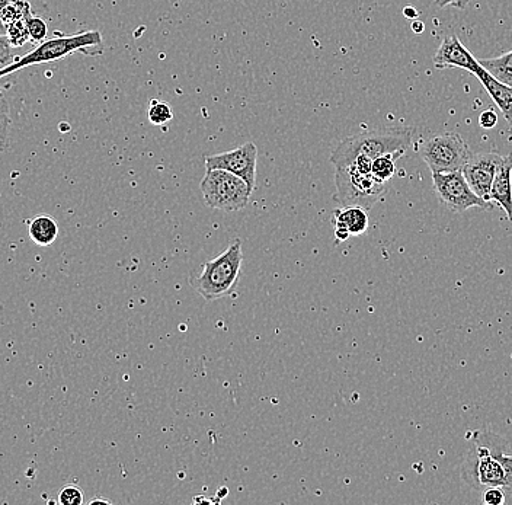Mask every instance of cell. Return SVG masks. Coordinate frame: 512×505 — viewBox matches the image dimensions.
<instances>
[{"mask_svg": "<svg viewBox=\"0 0 512 505\" xmlns=\"http://www.w3.org/2000/svg\"><path fill=\"white\" fill-rule=\"evenodd\" d=\"M482 83L483 88L486 89L491 98L494 99L499 110L504 114L505 120L510 124L512 131V88L511 86L505 85V83L499 82L498 79L494 78L488 70L482 65L476 70L475 75Z\"/></svg>", "mask_w": 512, "mask_h": 505, "instance_id": "4fadbf2b", "label": "cell"}, {"mask_svg": "<svg viewBox=\"0 0 512 505\" xmlns=\"http://www.w3.org/2000/svg\"><path fill=\"white\" fill-rule=\"evenodd\" d=\"M242 261V242L236 239L222 255L204 262L200 273L191 274L192 289L208 302L229 296L238 284Z\"/></svg>", "mask_w": 512, "mask_h": 505, "instance_id": "277c9868", "label": "cell"}, {"mask_svg": "<svg viewBox=\"0 0 512 505\" xmlns=\"http://www.w3.org/2000/svg\"><path fill=\"white\" fill-rule=\"evenodd\" d=\"M435 5L440 8H446V6H454L457 9H466L469 5L470 0H434Z\"/></svg>", "mask_w": 512, "mask_h": 505, "instance_id": "4316f807", "label": "cell"}, {"mask_svg": "<svg viewBox=\"0 0 512 505\" xmlns=\"http://www.w3.org/2000/svg\"><path fill=\"white\" fill-rule=\"evenodd\" d=\"M149 120L153 126H166V124L171 123L172 118H174V113H172V108L169 107L165 102H160L158 99H152L149 107Z\"/></svg>", "mask_w": 512, "mask_h": 505, "instance_id": "ac0fdd59", "label": "cell"}, {"mask_svg": "<svg viewBox=\"0 0 512 505\" xmlns=\"http://www.w3.org/2000/svg\"><path fill=\"white\" fill-rule=\"evenodd\" d=\"M201 193L207 207L229 213L245 209L254 191L232 172L207 169L201 181Z\"/></svg>", "mask_w": 512, "mask_h": 505, "instance_id": "8992f818", "label": "cell"}, {"mask_svg": "<svg viewBox=\"0 0 512 505\" xmlns=\"http://www.w3.org/2000/svg\"><path fill=\"white\" fill-rule=\"evenodd\" d=\"M335 201L342 207L358 206L373 209L374 204L386 194V182L377 181L371 172L361 171L350 163L335 168Z\"/></svg>", "mask_w": 512, "mask_h": 505, "instance_id": "5b68a950", "label": "cell"}, {"mask_svg": "<svg viewBox=\"0 0 512 505\" xmlns=\"http://www.w3.org/2000/svg\"><path fill=\"white\" fill-rule=\"evenodd\" d=\"M504 158L505 156L498 155V153L480 152L472 153L464 163L462 169L464 178L469 182L472 190L483 200L489 201L496 172L504 162Z\"/></svg>", "mask_w": 512, "mask_h": 505, "instance_id": "30bf717a", "label": "cell"}, {"mask_svg": "<svg viewBox=\"0 0 512 505\" xmlns=\"http://www.w3.org/2000/svg\"><path fill=\"white\" fill-rule=\"evenodd\" d=\"M76 53L86 54V56H99L104 53L102 34L99 31H83L75 35H57L50 40H44L30 53L25 54L21 59H16L11 66L0 70V79L14 75L25 67L59 62Z\"/></svg>", "mask_w": 512, "mask_h": 505, "instance_id": "3957f363", "label": "cell"}, {"mask_svg": "<svg viewBox=\"0 0 512 505\" xmlns=\"http://www.w3.org/2000/svg\"><path fill=\"white\" fill-rule=\"evenodd\" d=\"M507 443L492 431H476L469 452L462 463V478L469 487L483 491L489 487H504L505 469L498 452Z\"/></svg>", "mask_w": 512, "mask_h": 505, "instance_id": "6da1fadb", "label": "cell"}, {"mask_svg": "<svg viewBox=\"0 0 512 505\" xmlns=\"http://www.w3.org/2000/svg\"><path fill=\"white\" fill-rule=\"evenodd\" d=\"M412 30H414L415 34L424 33V30H425L424 22L415 21L414 24H412Z\"/></svg>", "mask_w": 512, "mask_h": 505, "instance_id": "83f0119b", "label": "cell"}, {"mask_svg": "<svg viewBox=\"0 0 512 505\" xmlns=\"http://www.w3.org/2000/svg\"><path fill=\"white\" fill-rule=\"evenodd\" d=\"M496 124H498V114H496L494 110H486L480 114L479 126L482 127V129H494Z\"/></svg>", "mask_w": 512, "mask_h": 505, "instance_id": "484cf974", "label": "cell"}, {"mask_svg": "<svg viewBox=\"0 0 512 505\" xmlns=\"http://www.w3.org/2000/svg\"><path fill=\"white\" fill-rule=\"evenodd\" d=\"M25 22H27L31 43L40 44L47 40L48 28L46 21L31 14L30 17L25 19Z\"/></svg>", "mask_w": 512, "mask_h": 505, "instance_id": "44dd1931", "label": "cell"}, {"mask_svg": "<svg viewBox=\"0 0 512 505\" xmlns=\"http://www.w3.org/2000/svg\"><path fill=\"white\" fill-rule=\"evenodd\" d=\"M479 63L499 82L512 88V50L495 59H479Z\"/></svg>", "mask_w": 512, "mask_h": 505, "instance_id": "2e32d148", "label": "cell"}, {"mask_svg": "<svg viewBox=\"0 0 512 505\" xmlns=\"http://www.w3.org/2000/svg\"><path fill=\"white\" fill-rule=\"evenodd\" d=\"M498 456L505 469V485L502 489L507 495V504H512V455L507 453V443L499 449Z\"/></svg>", "mask_w": 512, "mask_h": 505, "instance_id": "7402d4cb", "label": "cell"}, {"mask_svg": "<svg viewBox=\"0 0 512 505\" xmlns=\"http://www.w3.org/2000/svg\"><path fill=\"white\" fill-rule=\"evenodd\" d=\"M0 34H6V27L2 22H0Z\"/></svg>", "mask_w": 512, "mask_h": 505, "instance_id": "d6a6232c", "label": "cell"}, {"mask_svg": "<svg viewBox=\"0 0 512 505\" xmlns=\"http://www.w3.org/2000/svg\"><path fill=\"white\" fill-rule=\"evenodd\" d=\"M95 504H111V501L105 500V498H95V500L89 501V505Z\"/></svg>", "mask_w": 512, "mask_h": 505, "instance_id": "4dcf8cb0", "label": "cell"}, {"mask_svg": "<svg viewBox=\"0 0 512 505\" xmlns=\"http://www.w3.org/2000/svg\"><path fill=\"white\" fill-rule=\"evenodd\" d=\"M398 155H383L379 158L374 159L371 163V174L380 182H389L395 177L396 174V161H398Z\"/></svg>", "mask_w": 512, "mask_h": 505, "instance_id": "e0dca14e", "label": "cell"}, {"mask_svg": "<svg viewBox=\"0 0 512 505\" xmlns=\"http://www.w3.org/2000/svg\"><path fill=\"white\" fill-rule=\"evenodd\" d=\"M15 60V47L9 41L8 35L0 34V70L11 66Z\"/></svg>", "mask_w": 512, "mask_h": 505, "instance_id": "cb8c5ba5", "label": "cell"}, {"mask_svg": "<svg viewBox=\"0 0 512 505\" xmlns=\"http://www.w3.org/2000/svg\"><path fill=\"white\" fill-rule=\"evenodd\" d=\"M256 162H258V149L255 143L249 142L229 152L217 153L207 156V169H224L242 178L252 191L256 184Z\"/></svg>", "mask_w": 512, "mask_h": 505, "instance_id": "9c48e42d", "label": "cell"}, {"mask_svg": "<svg viewBox=\"0 0 512 505\" xmlns=\"http://www.w3.org/2000/svg\"><path fill=\"white\" fill-rule=\"evenodd\" d=\"M57 501L62 505L83 504V491L79 487H76V485H66V487L60 489Z\"/></svg>", "mask_w": 512, "mask_h": 505, "instance_id": "603a6c76", "label": "cell"}, {"mask_svg": "<svg viewBox=\"0 0 512 505\" xmlns=\"http://www.w3.org/2000/svg\"><path fill=\"white\" fill-rule=\"evenodd\" d=\"M14 2L15 0H0V15H2V12L5 11V9Z\"/></svg>", "mask_w": 512, "mask_h": 505, "instance_id": "f546056e", "label": "cell"}, {"mask_svg": "<svg viewBox=\"0 0 512 505\" xmlns=\"http://www.w3.org/2000/svg\"><path fill=\"white\" fill-rule=\"evenodd\" d=\"M432 184L438 200L450 212L462 214L473 207L483 210L494 207L491 201L483 200L472 190L462 171L432 172Z\"/></svg>", "mask_w": 512, "mask_h": 505, "instance_id": "ba28073f", "label": "cell"}, {"mask_svg": "<svg viewBox=\"0 0 512 505\" xmlns=\"http://www.w3.org/2000/svg\"><path fill=\"white\" fill-rule=\"evenodd\" d=\"M9 130H11V114L9 105L2 91H0V152L8 149Z\"/></svg>", "mask_w": 512, "mask_h": 505, "instance_id": "d6986e66", "label": "cell"}, {"mask_svg": "<svg viewBox=\"0 0 512 505\" xmlns=\"http://www.w3.org/2000/svg\"><path fill=\"white\" fill-rule=\"evenodd\" d=\"M368 210L358 206L341 207L334 210L332 222L335 229L345 230L351 236H360L368 229Z\"/></svg>", "mask_w": 512, "mask_h": 505, "instance_id": "5bb4252c", "label": "cell"}, {"mask_svg": "<svg viewBox=\"0 0 512 505\" xmlns=\"http://www.w3.org/2000/svg\"><path fill=\"white\" fill-rule=\"evenodd\" d=\"M403 14H405L406 18H416L418 17V12L415 11L414 8H411V6H408V8H405V11H403Z\"/></svg>", "mask_w": 512, "mask_h": 505, "instance_id": "f1b7e54d", "label": "cell"}, {"mask_svg": "<svg viewBox=\"0 0 512 505\" xmlns=\"http://www.w3.org/2000/svg\"><path fill=\"white\" fill-rule=\"evenodd\" d=\"M511 133H512V131H511Z\"/></svg>", "mask_w": 512, "mask_h": 505, "instance_id": "836d02e7", "label": "cell"}, {"mask_svg": "<svg viewBox=\"0 0 512 505\" xmlns=\"http://www.w3.org/2000/svg\"><path fill=\"white\" fill-rule=\"evenodd\" d=\"M412 145V131L402 127H387V129H374L363 131L348 137L332 152L331 163L335 168L350 165L358 156H366L371 161L379 156L405 155L408 147Z\"/></svg>", "mask_w": 512, "mask_h": 505, "instance_id": "7a4b0ae2", "label": "cell"}, {"mask_svg": "<svg viewBox=\"0 0 512 505\" xmlns=\"http://www.w3.org/2000/svg\"><path fill=\"white\" fill-rule=\"evenodd\" d=\"M6 35H8L9 41L14 47H22L27 41H30L25 19H18V21L6 25Z\"/></svg>", "mask_w": 512, "mask_h": 505, "instance_id": "ffe728a7", "label": "cell"}, {"mask_svg": "<svg viewBox=\"0 0 512 505\" xmlns=\"http://www.w3.org/2000/svg\"><path fill=\"white\" fill-rule=\"evenodd\" d=\"M482 501L485 505H505L507 495L501 487H489L482 491Z\"/></svg>", "mask_w": 512, "mask_h": 505, "instance_id": "d4e9b609", "label": "cell"}, {"mask_svg": "<svg viewBox=\"0 0 512 505\" xmlns=\"http://www.w3.org/2000/svg\"><path fill=\"white\" fill-rule=\"evenodd\" d=\"M30 238L38 246H50L59 236V225L48 214H38L30 223Z\"/></svg>", "mask_w": 512, "mask_h": 505, "instance_id": "9a60e30c", "label": "cell"}, {"mask_svg": "<svg viewBox=\"0 0 512 505\" xmlns=\"http://www.w3.org/2000/svg\"><path fill=\"white\" fill-rule=\"evenodd\" d=\"M419 156L431 172L462 171L464 163L472 155L459 133L437 134L425 140L418 149Z\"/></svg>", "mask_w": 512, "mask_h": 505, "instance_id": "52a82bcc", "label": "cell"}, {"mask_svg": "<svg viewBox=\"0 0 512 505\" xmlns=\"http://www.w3.org/2000/svg\"><path fill=\"white\" fill-rule=\"evenodd\" d=\"M227 492H229V489L223 488L222 491L219 492V497L224 498L227 495Z\"/></svg>", "mask_w": 512, "mask_h": 505, "instance_id": "1f68e13d", "label": "cell"}, {"mask_svg": "<svg viewBox=\"0 0 512 505\" xmlns=\"http://www.w3.org/2000/svg\"><path fill=\"white\" fill-rule=\"evenodd\" d=\"M434 66L438 70L454 69L456 67V69H464L475 75L480 63L463 46L457 35H447L441 46L438 47L437 53H435Z\"/></svg>", "mask_w": 512, "mask_h": 505, "instance_id": "8fae6325", "label": "cell"}, {"mask_svg": "<svg viewBox=\"0 0 512 505\" xmlns=\"http://www.w3.org/2000/svg\"><path fill=\"white\" fill-rule=\"evenodd\" d=\"M489 201L502 207L508 220L512 222V155L505 156L504 162L499 166Z\"/></svg>", "mask_w": 512, "mask_h": 505, "instance_id": "7c38bea8", "label": "cell"}]
</instances>
